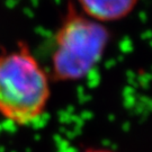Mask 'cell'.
Masks as SVG:
<instances>
[{
  "mask_svg": "<svg viewBox=\"0 0 152 152\" xmlns=\"http://www.w3.org/2000/svg\"><path fill=\"white\" fill-rule=\"evenodd\" d=\"M83 152H113L110 150H106V149H88Z\"/></svg>",
  "mask_w": 152,
  "mask_h": 152,
  "instance_id": "obj_4",
  "label": "cell"
},
{
  "mask_svg": "<svg viewBox=\"0 0 152 152\" xmlns=\"http://www.w3.org/2000/svg\"><path fill=\"white\" fill-rule=\"evenodd\" d=\"M50 96L49 73L26 44L0 53V116L16 125L33 124Z\"/></svg>",
  "mask_w": 152,
  "mask_h": 152,
  "instance_id": "obj_1",
  "label": "cell"
},
{
  "mask_svg": "<svg viewBox=\"0 0 152 152\" xmlns=\"http://www.w3.org/2000/svg\"><path fill=\"white\" fill-rule=\"evenodd\" d=\"M140 0H77L82 15L100 24L122 20L131 15Z\"/></svg>",
  "mask_w": 152,
  "mask_h": 152,
  "instance_id": "obj_3",
  "label": "cell"
},
{
  "mask_svg": "<svg viewBox=\"0 0 152 152\" xmlns=\"http://www.w3.org/2000/svg\"><path fill=\"white\" fill-rule=\"evenodd\" d=\"M107 27L82 15L70 1L53 37L52 77L58 81H78L91 72L108 48Z\"/></svg>",
  "mask_w": 152,
  "mask_h": 152,
  "instance_id": "obj_2",
  "label": "cell"
}]
</instances>
